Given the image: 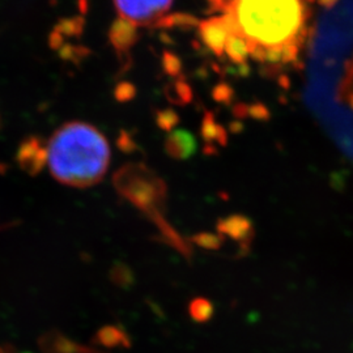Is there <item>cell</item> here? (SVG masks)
I'll return each instance as SVG.
<instances>
[{
  "mask_svg": "<svg viewBox=\"0 0 353 353\" xmlns=\"http://www.w3.org/2000/svg\"><path fill=\"white\" fill-rule=\"evenodd\" d=\"M232 114L234 115L236 119L242 121L249 118V105L245 102H237L232 106Z\"/></svg>",
  "mask_w": 353,
  "mask_h": 353,
  "instance_id": "7402d4cb",
  "label": "cell"
},
{
  "mask_svg": "<svg viewBox=\"0 0 353 353\" xmlns=\"http://www.w3.org/2000/svg\"><path fill=\"white\" fill-rule=\"evenodd\" d=\"M203 153H204L205 156H216V154H219V148H217V145H214V144H204Z\"/></svg>",
  "mask_w": 353,
  "mask_h": 353,
  "instance_id": "4316f807",
  "label": "cell"
},
{
  "mask_svg": "<svg viewBox=\"0 0 353 353\" xmlns=\"http://www.w3.org/2000/svg\"><path fill=\"white\" fill-rule=\"evenodd\" d=\"M278 84L280 88L285 89L288 90L290 88V79L287 75H279Z\"/></svg>",
  "mask_w": 353,
  "mask_h": 353,
  "instance_id": "f1b7e54d",
  "label": "cell"
},
{
  "mask_svg": "<svg viewBox=\"0 0 353 353\" xmlns=\"http://www.w3.org/2000/svg\"><path fill=\"white\" fill-rule=\"evenodd\" d=\"M154 119L157 127L166 132H172L181 122V117L172 108L157 110L154 114Z\"/></svg>",
  "mask_w": 353,
  "mask_h": 353,
  "instance_id": "5bb4252c",
  "label": "cell"
},
{
  "mask_svg": "<svg viewBox=\"0 0 353 353\" xmlns=\"http://www.w3.org/2000/svg\"><path fill=\"white\" fill-rule=\"evenodd\" d=\"M45 150L51 176L71 188H90L101 182L110 164V147L96 127L70 122L57 130Z\"/></svg>",
  "mask_w": 353,
  "mask_h": 353,
  "instance_id": "6da1fadb",
  "label": "cell"
},
{
  "mask_svg": "<svg viewBox=\"0 0 353 353\" xmlns=\"http://www.w3.org/2000/svg\"><path fill=\"white\" fill-rule=\"evenodd\" d=\"M314 1H316L321 7L330 10V8H332V7H334L339 0H314Z\"/></svg>",
  "mask_w": 353,
  "mask_h": 353,
  "instance_id": "f546056e",
  "label": "cell"
},
{
  "mask_svg": "<svg viewBox=\"0 0 353 353\" xmlns=\"http://www.w3.org/2000/svg\"><path fill=\"white\" fill-rule=\"evenodd\" d=\"M211 97L217 103H221L224 106H230L234 101L236 92L230 84H228L227 81H220L211 90Z\"/></svg>",
  "mask_w": 353,
  "mask_h": 353,
  "instance_id": "e0dca14e",
  "label": "cell"
},
{
  "mask_svg": "<svg viewBox=\"0 0 353 353\" xmlns=\"http://www.w3.org/2000/svg\"><path fill=\"white\" fill-rule=\"evenodd\" d=\"M224 13L232 16L237 36L249 48H281L287 43L300 48L306 38L309 11L305 0H230Z\"/></svg>",
  "mask_w": 353,
  "mask_h": 353,
  "instance_id": "7a4b0ae2",
  "label": "cell"
},
{
  "mask_svg": "<svg viewBox=\"0 0 353 353\" xmlns=\"http://www.w3.org/2000/svg\"><path fill=\"white\" fill-rule=\"evenodd\" d=\"M201 24L199 19L194 14L186 12H174L165 14L161 17L154 28L156 29H181V30H191L194 28H198Z\"/></svg>",
  "mask_w": 353,
  "mask_h": 353,
  "instance_id": "8fae6325",
  "label": "cell"
},
{
  "mask_svg": "<svg viewBox=\"0 0 353 353\" xmlns=\"http://www.w3.org/2000/svg\"><path fill=\"white\" fill-rule=\"evenodd\" d=\"M113 183L121 196L137 207L156 225L161 240L188 259L191 258V243L183 240L165 217L168 186L161 176L147 165L127 164L114 174Z\"/></svg>",
  "mask_w": 353,
  "mask_h": 353,
  "instance_id": "3957f363",
  "label": "cell"
},
{
  "mask_svg": "<svg viewBox=\"0 0 353 353\" xmlns=\"http://www.w3.org/2000/svg\"><path fill=\"white\" fill-rule=\"evenodd\" d=\"M224 52H227L228 58L232 63L242 65L248 63V58L250 57V48L243 38L239 36H229Z\"/></svg>",
  "mask_w": 353,
  "mask_h": 353,
  "instance_id": "7c38bea8",
  "label": "cell"
},
{
  "mask_svg": "<svg viewBox=\"0 0 353 353\" xmlns=\"http://www.w3.org/2000/svg\"><path fill=\"white\" fill-rule=\"evenodd\" d=\"M198 33L203 45H205L207 49L212 51L217 58H221L224 55L225 43L230 34L223 16L201 21L198 26Z\"/></svg>",
  "mask_w": 353,
  "mask_h": 353,
  "instance_id": "8992f818",
  "label": "cell"
},
{
  "mask_svg": "<svg viewBox=\"0 0 353 353\" xmlns=\"http://www.w3.org/2000/svg\"><path fill=\"white\" fill-rule=\"evenodd\" d=\"M265 48L261 46V45H255L250 48V57L254 61L259 62V63H265Z\"/></svg>",
  "mask_w": 353,
  "mask_h": 353,
  "instance_id": "d4e9b609",
  "label": "cell"
},
{
  "mask_svg": "<svg viewBox=\"0 0 353 353\" xmlns=\"http://www.w3.org/2000/svg\"><path fill=\"white\" fill-rule=\"evenodd\" d=\"M214 303L204 297H196L191 300L189 305V314L192 321L198 323L208 322L214 316Z\"/></svg>",
  "mask_w": 353,
  "mask_h": 353,
  "instance_id": "4fadbf2b",
  "label": "cell"
},
{
  "mask_svg": "<svg viewBox=\"0 0 353 353\" xmlns=\"http://www.w3.org/2000/svg\"><path fill=\"white\" fill-rule=\"evenodd\" d=\"M173 0H114L121 19L132 26L154 28L170 10Z\"/></svg>",
  "mask_w": 353,
  "mask_h": 353,
  "instance_id": "277c9868",
  "label": "cell"
},
{
  "mask_svg": "<svg viewBox=\"0 0 353 353\" xmlns=\"http://www.w3.org/2000/svg\"><path fill=\"white\" fill-rule=\"evenodd\" d=\"M0 353H12L11 351H8V350H6V348H3V347H0Z\"/></svg>",
  "mask_w": 353,
  "mask_h": 353,
  "instance_id": "1f68e13d",
  "label": "cell"
},
{
  "mask_svg": "<svg viewBox=\"0 0 353 353\" xmlns=\"http://www.w3.org/2000/svg\"><path fill=\"white\" fill-rule=\"evenodd\" d=\"M109 38L119 55H127L130 49L137 45L139 39L138 28L119 17L110 28Z\"/></svg>",
  "mask_w": 353,
  "mask_h": 353,
  "instance_id": "ba28073f",
  "label": "cell"
},
{
  "mask_svg": "<svg viewBox=\"0 0 353 353\" xmlns=\"http://www.w3.org/2000/svg\"><path fill=\"white\" fill-rule=\"evenodd\" d=\"M216 230L223 240L229 239L237 245L239 258L248 255L252 250L255 230L249 217L243 214H230L217 221Z\"/></svg>",
  "mask_w": 353,
  "mask_h": 353,
  "instance_id": "5b68a950",
  "label": "cell"
},
{
  "mask_svg": "<svg viewBox=\"0 0 353 353\" xmlns=\"http://www.w3.org/2000/svg\"><path fill=\"white\" fill-rule=\"evenodd\" d=\"M228 128H229V132H230V134L240 135L241 132H243V130H245V125L242 123V121L234 119V121H232V122L228 125Z\"/></svg>",
  "mask_w": 353,
  "mask_h": 353,
  "instance_id": "484cf974",
  "label": "cell"
},
{
  "mask_svg": "<svg viewBox=\"0 0 353 353\" xmlns=\"http://www.w3.org/2000/svg\"><path fill=\"white\" fill-rule=\"evenodd\" d=\"M265 62L272 65L281 64V48H268L265 50Z\"/></svg>",
  "mask_w": 353,
  "mask_h": 353,
  "instance_id": "603a6c76",
  "label": "cell"
},
{
  "mask_svg": "<svg viewBox=\"0 0 353 353\" xmlns=\"http://www.w3.org/2000/svg\"><path fill=\"white\" fill-rule=\"evenodd\" d=\"M191 243L194 245H198L199 248L205 249V250H220L224 240L219 236V234H214V233H207V232H203V233H198L195 236H192L191 239Z\"/></svg>",
  "mask_w": 353,
  "mask_h": 353,
  "instance_id": "2e32d148",
  "label": "cell"
},
{
  "mask_svg": "<svg viewBox=\"0 0 353 353\" xmlns=\"http://www.w3.org/2000/svg\"><path fill=\"white\" fill-rule=\"evenodd\" d=\"M137 96V88L130 83H122L117 87L115 97L118 101L126 102L132 100Z\"/></svg>",
  "mask_w": 353,
  "mask_h": 353,
  "instance_id": "44dd1931",
  "label": "cell"
},
{
  "mask_svg": "<svg viewBox=\"0 0 353 353\" xmlns=\"http://www.w3.org/2000/svg\"><path fill=\"white\" fill-rule=\"evenodd\" d=\"M164 93L168 101L178 106H186L194 99L192 88L183 75L176 79L173 83L168 84L165 87Z\"/></svg>",
  "mask_w": 353,
  "mask_h": 353,
  "instance_id": "30bf717a",
  "label": "cell"
},
{
  "mask_svg": "<svg viewBox=\"0 0 353 353\" xmlns=\"http://www.w3.org/2000/svg\"><path fill=\"white\" fill-rule=\"evenodd\" d=\"M300 48L296 43H287L281 46V63H297Z\"/></svg>",
  "mask_w": 353,
  "mask_h": 353,
  "instance_id": "ffe728a7",
  "label": "cell"
},
{
  "mask_svg": "<svg viewBox=\"0 0 353 353\" xmlns=\"http://www.w3.org/2000/svg\"><path fill=\"white\" fill-rule=\"evenodd\" d=\"M163 70L165 74L173 79H178L182 76V70H183V63L182 59L172 51L164 50L163 52Z\"/></svg>",
  "mask_w": 353,
  "mask_h": 353,
  "instance_id": "9a60e30c",
  "label": "cell"
},
{
  "mask_svg": "<svg viewBox=\"0 0 353 353\" xmlns=\"http://www.w3.org/2000/svg\"><path fill=\"white\" fill-rule=\"evenodd\" d=\"M198 151V141L195 137L185 128L172 131L165 140V152L173 160H189Z\"/></svg>",
  "mask_w": 353,
  "mask_h": 353,
  "instance_id": "52a82bcc",
  "label": "cell"
},
{
  "mask_svg": "<svg viewBox=\"0 0 353 353\" xmlns=\"http://www.w3.org/2000/svg\"><path fill=\"white\" fill-rule=\"evenodd\" d=\"M201 137L205 144H214V141L220 147H227L228 131L216 122L214 114L210 110H205L203 115Z\"/></svg>",
  "mask_w": 353,
  "mask_h": 353,
  "instance_id": "9c48e42d",
  "label": "cell"
},
{
  "mask_svg": "<svg viewBox=\"0 0 353 353\" xmlns=\"http://www.w3.org/2000/svg\"><path fill=\"white\" fill-rule=\"evenodd\" d=\"M348 105H350V108L352 109L353 110V93H351V94H348Z\"/></svg>",
  "mask_w": 353,
  "mask_h": 353,
  "instance_id": "4dcf8cb0",
  "label": "cell"
},
{
  "mask_svg": "<svg viewBox=\"0 0 353 353\" xmlns=\"http://www.w3.org/2000/svg\"><path fill=\"white\" fill-rule=\"evenodd\" d=\"M306 1H314V0H306Z\"/></svg>",
  "mask_w": 353,
  "mask_h": 353,
  "instance_id": "d6a6232c",
  "label": "cell"
},
{
  "mask_svg": "<svg viewBox=\"0 0 353 353\" xmlns=\"http://www.w3.org/2000/svg\"><path fill=\"white\" fill-rule=\"evenodd\" d=\"M119 144H121V147H122L123 151H131V150L135 148V144L131 141L130 138H127V137H122Z\"/></svg>",
  "mask_w": 353,
  "mask_h": 353,
  "instance_id": "83f0119b",
  "label": "cell"
},
{
  "mask_svg": "<svg viewBox=\"0 0 353 353\" xmlns=\"http://www.w3.org/2000/svg\"><path fill=\"white\" fill-rule=\"evenodd\" d=\"M208 6V11L207 12L214 13L219 12V11H224L227 10L229 1L228 0H204Z\"/></svg>",
  "mask_w": 353,
  "mask_h": 353,
  "instance_id": "cb8c5ba5",
  "label": "cell"
},
{
  "mask_svg": "<svg viewBox=\"0 0 353 353\" xmlns=\"http://www.w3.org/2000/svg\"><path fill=\"white\" fill-rule=\"evenodd\" d=\"M249 118L258 122H268L271 121L272 114L263 102H252V105H249Z\"/></svg>",
  "mask_w": 353,
  "mask_h": 353,
  "instance_id": "ac0fdd59",
  "label": "cell"
},
{
  "mask_svg": "<svg viewBox=\"0 0 353 353\" xmlns=\"http://www.w3.org/2000/svg\"><path fill=\"white\" fill-rule=\"evenodd\" d=\"M103 344L110 345H126V335L118 328H106L103 330Z\"/></svg>",
  "mask_w": 353,
  "mask_h": 353,
  "instance_id": "d6986e66",
  "label": "cell"
}]
</instances>
